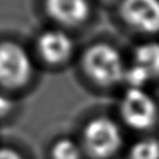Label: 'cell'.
<instances>
[{
    "instance_id": "cell-1",
    "label": "cell",
    "mask_w": 159,
    "mask_h": 159,
    "mask_svg": "<svg viewBox=\"0 0 159 159\" xmlns=\"http://www.w3.org/2000/svg\"><path fill=\"white\" fill-rule=\"evenodd\" d=\"M83 66L88 76L103 86L122 82L127 68L118 50L108 43L91 46L83 56Z\"/></svg>"
},
{
    "instance_id": "cell-2",
    "label": "cell",
    "mask_w": 159,
    "mask_h": 159,
    "mask_svg": "<svg viewBox=\"0 0 159 159\" xmlns=\"http://www.w3.org/2000/svg\"><path fill=\"white\" fill-rule=\"evenodd\" d=\"M119 114L123 122L132 129L147 130L158 119V103L144 88H129L119 102Z\"/></svg>"
},
{
    "instance_id": "cell-3",
    "label": "cell",
    "mask_w": 159,
    "mask_h": 159,
    "mask_svg": "<svg viewBox=\"0 0 159 159\" xmlns=\"http://www.w3.org/2000/svg\"><path fill=\"white\" fill-rule=\"evenodd\" d=\"M83 143L94 158L108 159L118 153L123 135L113 119L96 117L88 120L83 128Z\"/></svg>"
},
{
    "instance_id": "cell-4",
    "label": "cell",
    "mask_w": 159,
    "mask_h": 159,
    "mask_svg": "<svg viewBox=\"0 0 159 159\" xmlns=\"http://www.w3.org/2000/svg\"><path fill=\"white\" fill-rule=\"evenodd\" d=\"M32 71L31 58L24 47L11 41L0 43V86L22 87L30 81Z\"/></svg>"
},
{
    "instance_id": "cell-5",
    "label": "cell",
    "mask_w": 159,
    "mask_h": 159,
    "mask_svg": "<svg viewBox=\"0 0 159 159\" xmlns=\"http://www.w3.org/2000/svg\"><path fill=\"white\" fill-rule=\"evenodd\" d=\"M120 14L125 22L138 31L159 32V0H124Z\"/></svg>"
},
{
    "instance_id": "cell-6",
    "label": "cell",
    "mask_w": 159,
    "mask_h": 159,
    "mask_svg": "<svg viewBox=\"0 0 159 159\" xmlns=\"http://www.w3.org/2000/svg\"><path fill=\"white\" fill-rule=\"evenodd\" d=\"M37 47L41 57L47 63L58 65L71 56L73 42L67 34L58 30H50L40 36Z\"/></svg>"
},
{
    "instance_id": "cell-7",
    "label": "cell",
    "mask_w": 159,
    "mask_h": 159,
    "mask_svg": "<svg viewBox=\"0 0 159 159\" xmlns=\"http://www.w3.org/2000/svg\"><path fill=\"white\" fill-rule=\"evenodd\" d=\"M46 9L56 21L65 25L80 24L89 12L86 0H46Z\"/></svg>"
},
{
    "instance_id": "cell-8",
    "label": "cell",
    "mask_w": 159,
    "mask_h": 159,
    "mask_svg": "<svg viewBox=\"0 0 159 159\" xmlns=\"http://www.w3.org/2000/svg\"><path fill=\"white\" fill-rule=\"evenodd\" d=\"M134 63L149 73L152 78L159 76V43L145 42L135 48Z\"/></svg>"
},
{
    "instance_id": "cell-9",
    "label": "cell",
    "mask_w": 159,
    "mask_h": 159,
    "mask_svg": "<svg viewBox=\"0 0 159 159\" xmlns=\"http://www.w3.org/2000/svg\"><path fill=\"white\" fill-rule=\"evenodd\" d=\"M130 159H159V140L157 138H142L129 149Z\"/></svg>"
},
{
    "instance_id": "cell-10",
    "label": "cell",
    "mask_w": 159,
    "mask_h": 159,
    "mask_svg": "<svg viewBox=\"0 0 159 159\" xmlns=\"http://www.w3.org/2000/svg\"><path fill=\"white\" fill-rule=\"evenodd\" d=\"M53 159H81L82 152L78 143L68 137L57 139L51 149Z\"/></svg>"
},
{
    "instance_id": "cell-11",
    "label": "cell",
    "mask_w": 159,
    "mask_h": 159,
    "mask_svg": "<svg viewBox=\"0 0 159 159\" xmlns=\"http://www.w3.org/2000/svg\"><path fill=\"white\" fill-rule=\"evenodd\" d=\"M152 80L153 78L149 76L147 71H144L140 66L133 63L130 67L125 68L123 81L127 82L129 88H144Z\"/></svg>"
},
{
    "instance_id": "cell-12",
    "label": "cell",
    "mask_w": 159,
    "mask_h": 159,
    "mask_svg": "<svg viewBox=\"0 0 159 159\" xmlns=\"http://www.w3.org/2000/svg\"><path fill=\"white\" fill-rule=\"evenodd\" d=\"M14 108V102L5 94L0 93V117L7 116Z\"/></svg>"
},
{
    "instance_id": "cell-13",
    "label": "cell",
    "mask_w": 159,
    "mask_h": 159,
    "mask_svg": "<svg viewBox=\"0 0 159 159\" xmlns=\"http://www.w3.org/2000/svg\"><path fill=\"white\" fill-rule=\"evenodd\" d=\"M0 159H24L22 155L12 148H0Z\"/></svg>"
}]
</instances>
